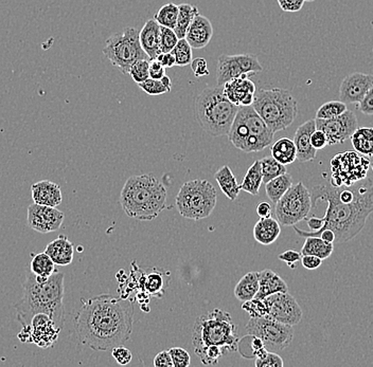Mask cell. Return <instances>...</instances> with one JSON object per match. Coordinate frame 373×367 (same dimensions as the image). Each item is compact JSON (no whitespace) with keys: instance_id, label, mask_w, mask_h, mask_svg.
Returning a JSON list of instances; mask_svg holds the SVG:
<instances>
[{"instance_id":"1","label":"cell","mask_w":373,"mask_h":367,"mask_svg":"<svg viewBox=\"0 0 373 367\" xmlns=\"http://www.w3.org/2000/svg\"><path fill=\"white\" fill-rule=\"evenodd\" d=\"M134 313V303L129 299L110 294L82 299L75 317L78 339L97 352L123 345L132 335Z\"/></svg>"},{"instance_id":"2","label":"cell","mask_w":373,"mask_h":367,"mask_svg":"<svg viewBox=\"0 0 373 367\" xmlns=\"http://www.w3.org/2000/svg\"><path fill=\"white\" fill-rule=\"evenodd\" d=\"M312 209L316 208L319 202L328 204L323 218V227L319 231H303L296 225L297 234L301 237H319L323 230L330 229L335 234L336 243H347L362 232L367 219L373 213V180L366 178L364 188L358 198L349 204L340 202L336 194L335 186L321 184L311 190Z\"/></svg>"},{"instance_id":"3","label":"cell","mask_w":373,"mask_h":367,"mask_svg":"<svg viewBox=\"0 0 373 367\" xmlns=\"http://www.w3.org/2000/svg\"><path fill=\"white\" fill-rule=\"evenodd\" d=\"M64 274L55 270L48 278H40L29 271L24 283V293L15 304L16 317L22 327L30 326L34 315L44 313L63 329L65 323Z\"/></svg>"},{"instance_id":"4","label":"cell","mask_w":373,"mask_h":367,"mask_svg":"<svg viewBox=\"0 0 373 367\" xmlns=\"http://www.w3.org/2000/svg\"><path fill=\"white\" fill-rule=\"evenodd\" d=\"M120 204L131 218L151 221L167 208V190L152 174L133 176L121 190Z\"/></svg>"},{"instance_id":"5","label":"cell","mask_w":373,"mask_h":367,"mask_svg":"<svg viewBox=\"0 0 373 367\" xmlns=\"http://www.w3.org/2000/svg\"><path fill=\"white\" fill-rule=\"evenodd\" d=\"M240 106L225 96L223 86L206 88L196 98L194 114L198 125L210 136H227Z\"/></svg>"},{"instance_id":"6","label":"cell","mask_w":373,"mask_h":367,"mask_svg":"<svg viewBox=\"0 0 373 367\" xmlns=\"http://www.w3.org/2000/svg\"><path fill=\"white\" fill-rule=\"evenodd\" d=\"M194 352L207 346H219L226 352H237L239 345L237 329L227 311L215 308L196 319L192 334Z\"/></svg>"},{"instance_id":"7","label":"cell","mask_w":373,"mask_h":367,"mask_svg":"<svg viewBox=\"0 0 373 367\" xmlns=\"http://www.w3.org/2000/svg\"><path fill=\"white\" fill-rule=\"evenodd\" d=\"M233 147L244 153H258L270 147L275 133L253 106H241L228 135Z\"/></svg>"},{"instance_id":"8","label":"cell","mask_w":373,"mask_h":367,"mask_svg":"<svg viewBox=\"0 0 373 367\" xmlns=\"http://www.w3.org/2000/svg\"><path fill=\"white\" fill-rule=\"evenodd\" d=\"M251 106L274 133L286 130L298 116L296 100L291 91L281 88L260 89Z\"/></svg>"},{"instance_id":"9","label":"cell","mask_w":373,"mask_h":367,"mask_svg":"<svg viewBox=\"0 0 373 367\" xmlns=\"http://www.w3.org/2000/svg\"><path fill=\"white\" fill-rule=\"evenodd\" d=\"M217 190L207 180L186 181L180 188L175 204L184 218L200 220L212 214L217 206Z\"/></svg>"},{"instance_id":"10","label":"cell","mask_w":373,"mask_h":367,"mask_svg":"<svg viewBox=\"0 0 373 367\" xmlns=\"http://www.w3.org/2000/svg\"><path fill=\"white\" fill-rule=\"evenodd\" d=\"M103 54L124 75H128L135 61L149 59L141 47L138 30L133 27H128L122 32L110 36L106 40Z\"/></svg>"},{"instance_id":"11","label":"cell","mask_w":373,"mask_h":367,"mask_svg":"<svg viewBox=\"0 0 373 367\" xmlns=\"http://www.w3.org/2000/svg\"><path fill=\"white\" fill-rule=\"evenodd\" d=\"M311 210V192L302 182H298L291 186L290 190L276 202L275 212L280 225L291 227L305 220Z\"/></svg>"},{"instance_id":"12","label":"cell","mask_w":373,"mask_h":367,"mask_svg":"<svg viewBox=\"0 0 373 367\" xmlns=\"http://www.w3.org/2000/svg\"><path fill=\"white\" fill-rule=\"evenodd\" d=\"M370 160L358 151L337 153L331 160V182L333 186H351L367 178Z\"/></svg>"},{"instance_id":"13","label":"cell","mask_w":373,"mask_h":367,"mask_svg":"<svg viewBox=\"0 0 373 367\" xmlns=\"http://www.w3.org/2000/svg\"><path fill=\"white\" fill-rule=\"evenodd\" d=\"M248 335L260 338L268 352H280L292 343L294 338L293 326L279 323L268 317H251L246 325Z\"/></svg>"},{"instance_id":"14","label":"cell","mask_w":373,"mask_h":367,"mask_svg":"<svg viewBox=\"0 0 373 367\" xmlns=\"http://www.w3.org/2000/svg\"><path fill=\"white\" fill-rule=\"evenodd\" d=\"M263 67L253 54L221 55L217 59V86H223L231 80L243 75H255L262 73Z\"/></svg>"},{"instance_id":"15","label":"cell","mask_w":373,"mask_h":367,"mask_svg":"<svg viewBox=\"0 0 373 367\" xmlns=\"http://www.w3.org/2000/svg\"><path fill=\"white\" fill-rule=\"evenodd\" d=\"M264 301L268 307L266 317L279 323L295 326L302 320V309L288 292L274 293L266 297Z\"/></svg>"},{"instance_id":"16","label":"cell","mask_w":373,"mask_h":367,"mask_svg":"<svg viewBox=\"0 0 373 367\" xmlns=\"http://www.w3.org/2000/svg\"><path fill=\"white\" fill-rule=\"evenodd\" d=\"M316 129L323 131L328 138V145L346 142L358 128V118L351 110H347L336 118L315 119Z\"/></svg>"},{"instance_id":"17","label":"cell","mask_w":373,"mask_h":367,"mask_svg":"<svg viewBox=\"0 0 373 367\" xmlns=\"http://www.w3.org/2000/svg\"><path fill=\"white\" fill-rule=\"evenodd\" d=\"M64 218V213L57 208L32 204L28 208L27 223L34 231L47 234L59 230Z\"/></svg>"},{"instance_id":"18","label":"cell","mask_w":373,"mask_h":367,"mask_svg":"<svg viewBox=\"0 0 373 367\" xmlns=\"http://www.w3.org/2000/svg\"><path fill=\"white\" fill-rule=\"evenodd\" d=\"M28 328L30 331L31 343L36 344L44 350L52 347L57 343L61 330L55 325L54 321L49 315L44 313L34 315Z\"/></svg>"},{"instance_id":"19","label":"cell","mask_w":373,"mask_h":367,"mask_svg":"<svg viewBox=\"0 0 373 367\" xmlns=\"http://www.w3.org/2000/svg\"><path fill=\"white\" fill-rule=\"evenodd\" d=\"M372 84V75L362 73H350L340 84V101L345 104L360 103Z\"/></svg>"},{"instance_id":"20","label":"cell","mask_w":373,"mask_h":367,"mask_svg":"<svg viewBox=\"0 0 373 367\" xmlns=\"http://www.w3.org/2000/svg\"><path fill=\"white\" fill-rule=\"evenodd\" d=\"M251 75H243L231 80L223 85L225 96L231 103L240 106H251L255 101L257 86L249 77Z\"/></svg>"},{"instance_id":"21","label":"cell","mask_w":373,"mask_h":367,"mask_svg":"<svg viewBox=\"0 0 373 367\" xmlns=\"http://www.w3.org/2000/svg\"><path fill=\"white\" fill-rule=\"evenodd\" d=\"M316 130L315 120H309L297 128L294 136L296 147L297 160L299 162L313 161L316 158V149L311 144V136Z\"/></svg>"},{"instance_id":"22","label":"cell","mask_w":373,"mask_h":367,"mask_svg":"<svg viewBox=\"0 0 373 367\" xmlns=\"http://www.w3.org/2000/svg\"><path fill=\"white\" fill-rule=\"evenodd\" d=\"M212 36L213 27L210 20L198 13L190 24L184 38L192 48L203 49L208 46Z\"/></svg>"},{"instance_id":"23","label":"cell","mask_w":373,"mask_h":367,"mask_svg":"<svg viewBox=\"0 0 373 367\" xmlns=\"http://www.w3.org/2000/svg\"><path fill=\"white\" fill-rule=\"evenodd\" d=\"M34 204L57 208L63 202L59 184L49 180L36 182L31 188Z\"/></svg>"},{"instance_id":"24","label":"cell","mask_w":373,"mask_h":367,"mask_svg":"<svg viewBox=\"0 0 373 367\" xmlns=\"http://www.w3.org/2000/svg\"><path fill=\"white\" fill-rule=\"evenodd\" d=\"M141 47L149 59H155L161 54V26L156 20H149L139 32Z\"/></svg>"},{"instance_id":"25","label":"cell","mask_w":373,"mask_h":367,"mask_svg":"<svg viewBox=\"0 0 373 367\" xmlns=\"http://www.w3.org/2000/svg\"><path fill=\"white\" fill-rule=\"evenodd\" d=\"M45 253L49 255L57 266H68L73 262L75 247L65 235H59L57 239L48 244Z\"/></svg>"},{"instance_id":"26","label":"cell","mask_w":373,"mask_h":367,"mask_svg":"<svg viewBox=\"0 0 373 367\" xmlns=\"http://www.w3.org/2000/svg\"><path fill=\"white\" fill-rule=\"evenodd\" d=\"M278 292H288V287L281 276L272 270L265 269L259 272V291L256 297L265 299L268 295Z\"/></svg>"},{"instance_id":"27","label":"cell","mask_w":373,"mask_h":367,"mask_svg":"<svg viewBox=\"0 0 373 367\" xmlns=\"http://www.w3.org/2000/svg\"><path fill=\"white\" fill-rule=\"evenodd\" d=\"M281 234V227L278 220L270 218H260L254 227V237L257 243L263 246L274 244Z\"/></svg>"},{"instance_id":"28","label":"cell","mask_w":373,"mask_h":367,"mask_svg":"<svg viewBox=\"0 0 373 367\" xmlns=\"http://www.w3.org/2000/svg\"><path fill=\"white\" fill-rule=\"evenodd\" d=\"M214 179L217 180V184L220 186L221 190L224 193L225 196L231 202H235L242 188L241 184H237V178L233 175L231 167L228 165L222 166L214 174Z\"/></svg>"},{"instance_id":"29","label":"cell","mask_w":373,"mask_h":367,"mask_svg":"<svg viewBox=\"0 0 373 367\" xmlns=\"http://www.w3.org/2000/svg\"><path fill=\"white\" fill-rule=\"evenodd\" d=\"M259 291V272H248L235 287V295L241 302L254 299Z\"/></svg>"},{"instance_id":"30","label":"cell","mask_w":373,"mask_h":367,"mask_svg":"<svg viewBox=\"0 0 373 367\" xmlns=\"http://www.w3.org/2000/svg\"><path fill=\"white\" fill-rule=\"evenodd\" d=\"M350 139L356 151L365 157H373V127H358Z\"/></svg>"},{"instance_id":"31","label":"cell","mask_w":373,"mask_h":367,"mask_svg":"<svg viewBox=\"0 0 373 367\" xmlns=\"http://www.w3.org/2000/svg\"><path fill=\"white\" fill-rule=\"evenodd\" d=\"M270 151H272V157L284 165L294 163L297 160L296 147H295L294 141L288 138L279 139L270 147Z\"/></svg>"},{"instance_id":"32","label":"cell","mask_w":373,"mask_h":367,"mask_svg":"<svg viewBox=\"0 0 373 367\" xmlns=\"http://www.w3.org/2000/svg\"><path fill=\"white\" fill-rule=\"evenodd\" d=\"M333 251V244L327 243L319 237H305L300 253L302 255H315L323 260L329 258Z\"/></svg>"},{"instance_id":"33","label":"cell","mask_w":373,"mask_h":367,"mask_svg":"<svg viewBox=\"0 0 373 367\" xmlns=\"http://www.w3.org/2000/svg\"><path fill=\"white\" fill-rule=\"evenodd\" d=\"M293 186V178L286 172L284 175L278 176L266 184L265 193L272 204H276Z\"/></svg>"},{"instance_id":"34","label":"cell","mask_w":373,"mask_h":367,"mask_svg":"<svg viewBox=\"0 0 373 367\" xmlns=\"http://www.w3.org/2000/svg\"><path fill=\"white\" fill-rule=\"evenodd\" d=\"M262 184H263V177H262L261 163H260V160H257L246 172L241 188L248 194L257 196L259 195Z\"/></svg>"},{"instance_id":"35","label":"cell","mask_w":373,"mask_h":367,"mask_svg":"<svg viewBox=\"0 0 373 367\" xmlns=\"http://www.w3.org/2000/svg\"><path fill=\"white\" fill-rule=\"evenodd\" d=\"M178 16L177 22H176L175 28L173 29L177 38H186V33L192 20H194L198 14V7L196 6L189 5V3H182L178 6Z\"/></svg>"},{"instance_id":"36","label":"cell","mask_w":373,"mask_h":367,"mask_svg":"<svg viewBox=\"0 0 373 367\" xmlns=\"http://www.w3.org/2000/svg\"><path fill=\"white\" fill-rule=\"evenodd\" d=\"M165 274L157 269L149 272L141 280L143 290L153 297H161L166 286Z\"/></svg>"},{"instance_id":"37","label":"cell","mask_w":373,"mask_h":367,"mask_svg":"<svg viewBox=\"0 0 373 367\" xmlns=\"http://www.w3.org/2000/svg\"><path fill=\"white\" fill-rule=\"evenodd\" d=\"M55 264L45 252L38 254H32L31 260L30 271L34 276L40 278H48L55 272Z\"/></svg>"},{"instance_id":"38","label":"cell","mask_w":373,"mask_h":367,"mask_svg":"<svg viewBox=\"0 0 373 367\" xmlns=\"http://www.w3.org/2000/svg\"><path fill=\"white\" fill-rule=\"evenodd\" d=\"M261 163L262 177H263V184H268L270 180L278 176L284 175L286 173V167L284 164L277 161L275 158L265 157L260 160Z\"/></svg>"},{"instance_id":"39","label":"cell","mask_w":373,"mask_h":367,"mask_svg":"<svg viewBox=\"0 0 373 367\" xmlns=\"http://www.w3.org/2000/svg\"><path fill=\"white\" fill-rule=\"evenodd\" d=\"M178 10V6L175 3H167L155 14L154 20L159 22V26L174 29L177 22Z\"/></svg>"},{"instance_id":"40","label":"cell","mask_w":373,"mask_h":367,"mask_svg":"<svg viewBox=\"0 0 373 367\" xmlns=\"http://www.w3.org/2000/svg\"><path fill=\"white\" fill-rule=\"evenodd\" d=\"M172 54L175 57V66L189 65L192 61V47L189 43L186 42V38L178 40L177 44L171 51Z\"/></svg>"},{"instance_id":"41","label":"cell","mask_w":373,"mask_h":367,"mask_svg":"<svg viewBox=\"0 0 373 367\" xmlns=\"http://www.w3.org/2000/svg\"><path fill=\"white\" fill-rule=\"evenodd\" d=\"M347 110V104L344 103V102H327V103L323 104L317 110L316 119L327 120V119L336 118V117L343 114Z\"/></svg>"},{"instance_id":"42","label":"cell","mask_w":373,"mask_h":367,"mask_svg":"<svg viewBox=\"0 0 373 367\" xmlns=\"http://www.w3.org/2000/svg\"><path fill=\"white\" fill-rule=\"evenodd\" d=\"M196 354L202 361L203 364L207 365V366H214V365L219 363V360L227 354L223 348L219 347V346L211 345L203 348L202 350L196 352Z\"/></svg>"},{"instance_id":"43","label":"cell","mask_w":373,"mask_h":367,"mask_svg":"<svg viewBox=\"0 0 373 367\" xmlns=\"http://www.w3.org/2000/svg\"><path fill=\"white\" fill-rule=\"evenodd\" d=\"M149 61L151 59H139L131 66L129 75L135 83L140 84L149 77Z\"/></svg>"},{"instance_id":"44","label":"cell","mask_w":373,"mask_h":367,"mask_svg":"<svg viewBox=\"0 0 373 367\" xmlns=\"http://www.w3.org/2000/svg\"><path fill=\"white\" fill-rule=\"evenodd\" d=\"M242 309L251 317H266L268 315V307H266L265 301L258 297L249 299L243 302Z\"/></svg>"},{"instance_id":"45","label":"cell","mask_w":373,"mask_h":367,"mask_svg":"<svg viewBox=\"0 0 373 367\" xmlns=\"http://www.w3.org/2000/svg\"><path fill=\"white\" fill-rule=\"evenodd\" d=\"M180 38L176 36L173 29L161 26V53H169L173 50Z\"/></svg>"},{"instance_id":"46","label":"cell","mask_w":373,"mask_h":367,"mask_svg":"<svg viewBox=\"0 0 373 367\" xmlns=\"http://www.w3.org/2000/svg\"><path fill=\"white\" fill-rule=\"evenodd\" d=\"M139 87L152 96H161V94L168 93L169 90L167 89L165 85H163L161 80H153L147 79V81L142 82V83L138 84Z\"/></svg>"},{"instance_id":"47","label":"cell","mask_w":373,"mask_h":367,"mask_svg":"<svg viewBox=\"0 0 373 367\" xmlns=\"http://www.w3.org/2000/svg\"><path fill=\"white\" fill-rule=\"evenodd\" d=\"M173 367H188L191 364L189 352L182 347H173L169 350Z\"/></svg>"},{"instance_id":"48","label":"cell","mask_w":373,"mask_h":367,"mask_svg":"<svg viewBox=\"0 0 373 367\" xmlns=\"http://www.w3.org/2000/svg\"><path fill=\"white\" fill-rule=\"evenodd\" d=\"M112 356L119 365L130 364L133 359L132 352L123 345L116 346V347L112 348Z\"/></svg>"},{"instance_id":"49","label":"cell","mask_w":373,"mask_h":367,"mask_svg":"<svg viewBox=\"0 0 373 367\" xmlns=\"http://www.w3.org/2000/svg\"><path fill=\"white\" fill-rule=\"evenodd\" d=\"M255 365L257 367H284V363L277 352H268L261 360H256Z\"/></svg>"},{"instance_id":"50","label":"cell","mask_w":373,"mask_h":367,"mask_svg":"<svg viewBox=\"0 0 373 367\" xmlns=\"http://www.w3.org/2000/svg\"><path fill=\"white\" fill-rule=\"evenodd\" d=\"M358 110L366 116H373V84L366 96L358 103Z\"/></svg>"},{"instance_id":"51","label":"cell","mask_w":373,"mask_h":367,"mask_svg":"<svg viewBox=\"0 0 373 367\" xmlns=\"http://www.w3.org/2000/svg\"><path fill=\"white\" fill-rule=\"evenodd\" d=\"M191 68L196 77H207V75H210L208 65H207V61L206 59H203V57H198V59H192Z\"/></svg>"},{"instance_id":"52","label":"cell","mask_w":373,"mask_h":367,"mask_svg":"<svg viewBox=\"0 0 373 367\" xmlns=\"http://www.w3.org/2000/svg\"><path fill=\"white\" fill-rule=\"evenodd\" d=\"M302 254L300 252L295 251V250H286L284 253L279 254L278 258L282 262H286L290 268H296V264L301 260Z\"/></svg>"},{"instance_id":"53","label":"cell","mask_w":373,"mask_h":367,"mask_svg":"<svg viewBox=\"0 0 373 367\" xmlns=\"http://www.w3.org/2000/svg\"><path fill=\"white\" fill-rule=\"evenodd\" d=\"M277 1L282 11L291 13L300 11L305 3V0H277Z\"/></svg>"},{"instance_id":"54","label":"cell","mask_w":373,"mask_h":367,"mask_svg":"<svg viewBox=\"0 0 373 367\" xmlns=\"http://www.w3.org/2000/svg\"><path fill=\"white\" fill-rule=\"evenodd\" d=\"M311 144L314 147L316 151L319 149H323L328 145V138L326 136L323 131L316 129L314 130V133H312L311 136Z\"/></svg>"},{"instance_id":"55","label":"cell","mask_w":373,"mask_h":367,"mask_svg":"<svg viewBox=\"0 0 373 367\" xmlns=\"http://www.w3.org/2000/svg\"><path fill=\"white\" fill-rule=\"evenodd\" d=\"M166 75V68L157 59L149 61V79L161 80Z\"/></svg>"},{"instance_id":"56","label":"cell","mask_w":373,"mask_h":367,"mask_svg":"<svg viewBox=\"0 0 373 367\" xmlns=\"http://www.w3.org/2000/svg\"><path fill=\"white\" fill-rule=\"evenodd\" d=\"M301 264L305 269L316 270L323 264V260L315 255H302L301 256Z\"/></svg>"},{"instance_id":"57","label":"cell","mask_w":373,"mask_h":367,"mask_svg":"<svg viewBox=\"0 0 373 367\" xmlns=\"http://www.w3.org/2000/svg\"><path fill=\"white\" fill-rule=\"evenodd\" d=\"M154 366L156 367H173L171 356L169 350H163L154 358Z\"/></svg>"},{"instance_id":"58","label":"cell","mask_w":373,"mask_h":367,"mask_svg":"<svg viewBox=\"0 0 373 367\" xmlns=\"http://www.w3.org/2000/svg\"><path fill=\"white\" fill-rule=\"evenodd\" d=\"M155 59H157L165 68H172L173 66H175V57L171 52L161 53Z\"/></svg>"},{"instance_id":"59","label":"cell","mask_w":373,"mask_h":367,"mask_svg":"<svg viewBox=\"0 0 373 367\" xmlns=\"http://www.w3.org/2000/svg\"><path fill=\"white\" fill-rule=\"evenodd\" d=\"M257 214L259 215L260 218H270L272 215V207L268 202H261L258 204Z\"/></svg>"},{"instance_id":"60","label":"cell","mask_w":373,"mask_h":367,"mask_svg":"<svg viewBox=\"0 0 373 367\" xmlns=\"http://www.w3.org/2000/svg\"><path fill=\"white\" fill-rule=\"evenodd\" d=\"M307 225H309V231L317 232L323 227V218H319V217L312 216L309 218H305Z\"/></svg>"},{"instance_id":"61","label":"cell","mask_w":373,"mask_h":367,"mask_svg":"<svg viewBox=\"0 0 373 367\" xmlns=\"http://www.w3.org/2000/svg\"><path fill=\"white\" fill-rule=\"evenodd\" d=\"M319 237H321L323 241H327V243L334 244L335 243V234L334 232L330 229L323 230L319 234Z\"/></svg>"},{"instance_id":"62","label":"cell","mask_w":373,"mask_h":367,"mask_svg":"<svg viewBox=\"0 0 373 367\" xmlns=\"http://www.w3.org/2000/svg\"><path fill=\"white\" fill-rule=\"evenodd\" d=\"M161 82H163V85H165L166 87H167V89L169 90V92L171 91V88H172L171 79H170V77H168V75H163V77H161Z\"/></svg>"},{"instance_id":"63","label":"cell","mask_w":373,"mask_h":367,"mask_svg":"<svg viewBox=\"0 0 373 367\" xmlns=\"http://www.w3.org/2000/svg\"><path fill=\"white\" fill-rule=\"evenodd\" d=\"M305 1H307V3H312V1H315V0H305Z\"/></svg>"},{"instance_id":"64","label":"cell","mask_w":373,"mask_h":367,"mask_svg":"<svg viewBox=\"0 0 373 367\" xmlns=\"http://www.w3.org/2000/svg\"><path fill=\"white\" fill-rule=\"evenodd\" d=\"M370 166H371V169H372V172H373V161L371 162Z\"/></svg>"}]
</instances>
